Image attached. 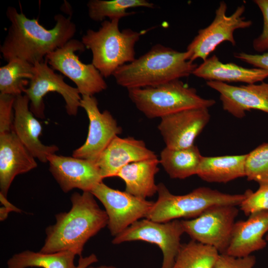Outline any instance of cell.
I'll return each mask as SVG.
<instances>
[{
    "instance_id": "cell-1",
    "label": "cell",
    "mask_w": 268,
    "mask_h": 268,
    "mask_svg": "<svg viewBox=\"0 0 268 268\" xmlns=\"http://www.w3.org/2000/svg\"><path fill=\"white\" fill-rule=\"evenodd\" d=\"M10 24L0 51L7 62L19 58L34 65L44 62L46 57L73 39L75 24L70 16L61 14L54 16L56 24L50 29L41 25L38 18L30 19L13 6L6 10Z\"/></svg>"
},
{
    "instance_id": "cell-2",
    "label": "cell",
    "mask_w": 268,
    "mask_h": 268,
    "mask_svg": "<svg viewBox=\"0 0 268 268\" xmlns=\"http://www.w3.org/2000/svg\"><path fill=\"white\" fill-rule=\"evenodd\" d=\"M95 198L90 192L72 194L70 209L57 214L56 223L46 228V237L40 252L70 251L82 256L86 242L108 224L107 213Z\"/></svg>"
},
{
    "instance_id": "cell-3",
    "label": "cell",
    "mask_w": 268,
    "mask_h": 268,
    "mask_svg": "<svg viewBox=\"0 0 268 268\" xmlns=\"http://www.w3.org/2000/svg\"><path fill=\"white\" fill-rule=\"evenodd\" d=\"M198 65L187 60L186 52L160 44L113 74L116 83L128 90L154 87L193 74Z\"/></svg>"
},
{
    "instance_id": "cell-4",
    "label": "cell",
    "mask_w": 268,
    "mask_h": 268,
    "mask_svg": "<svg viewBox=\"0 0 268 268\" xmlns=\"http://www.w3.org/2000/svg\"><path fill=\"white\" fill-rule=\"evenodd\" d=\"M119 21L105 20L97 31L88 29L81 38L85 48L92 52L91 63L105 78L113 75L121 66L135 59V44L146 32L131 29L121 31Z\"/></svg>"
},
{
    "instance_id": "cell-5",
    "label": "cell",
    "mask_w": 268,
    "mask_h": 268,
    "mask_svg": "<svg viewBox=\"0 0 268 268\" xmlns=\"http://www.w3.org/2000/svg\"><path fill=\"white\" fill-rule=\"evenodd\" d=\"M158 198L146 218L166 222L180 218L193 219L207 208L217 205L238 206L246 198L242 194H230L201 187L183 195L172 194L162 183L158 184Z\"/></svg>"
},
{
    "instance_id": "cell-6",
    "label": "cell",
    "mask_w": 268,
    "mask_h": 268,
    "mask_svg": "<svg viewBox=\"0 0 268 268\" xmlns=\"http://www.w3.org/2000/svg\"><path fill=\"white\" fill-rule=\"evenodd\" d=\"M130 99L147 118L163 117L187 109L209 108L215 104L205 99L180 79L154 86L128 89Z\"/></svg>"
},
{
    "instance_id": "cell-7",
    "label": "cell",
    "mask_w": 268,
    "mask_h": 268,
    "mask_svg": "<svg viewBox=\"0 0 268 268\" xmlns=\"http://www.w3.org/2000/svg\"><path fill=\"white\" fill-rule=\"evenodd\" d=\"M245 8L244 5L238 6L234 12L228 16L227 5L224 1H221L211 23L200 29L188 45L186 51L187 60L194 62L196 59H201L203 61L224 42H229L235 46L234 31L248 28L252 24L251 20H246L243 16Z\"/></svg>"
},
{
    "instance_id": "cell-8",
    "label": "cell",
    "mask_w": 268,
    "mask_h": 268,
    "mask_svg": "<svg viewBox=\"0 0 268 268\" xmlns=\"http://www.w3.org/2000/svg\"><path fill=\"white\" fill-rule=\"evenodd\" d=\"M238 213L237 206L217 205L195 218L182 220L181 222L185 233L192 240L213 247L219 254H225Z\"/></svg>"
},
{
    "instance_id": "cell-9",
    "label": "cell",
    "mask_w": 268,
    "mask_h": 268,
    "mask_svg": "<svg viewBox=\"0 0 268 268\" xmlns=\"http://www.w3.org/2000/svg\"><path fill=\"white\" fill-rule=\"evenodd\" d=\"M185 233L181 220L175 219L158 222L143 218L115 236L112 243L142 241L158 246L163 254L161 268H172L182 244L181 237Z\"/></svg>"
},
{
    "instance_id": "cell-10",
    "label": "cell",
    "mask_w": 268,
    "mask_h": 268,
    "mask_svg": "<svg viewBox=\"0 0 268 268\" xmlns=\"http://www.w3.org/2000/svg\"><path fill=\"white\" fill-rule=\"evenodd\" d=\"M85 47L81 41L72 39L64 46L49 54L45 61L51 67L71 80L81 96H93L106 89L104 77L91 63L80 61L75 53L84 52Z\"/></svg>"
},
{
    "instance_id": "cell-11",
    "label": "cell",
    "mask_w": 268,
    "mask_h": 268,
    "mask_svg": "<svg viewBox=\"0 0 268 268\" xmlns=\"http://www.w3.org/2000/svg\"><path fill=\"white\" fill-rule=\"evenodd\" d=\"M90 192L103 205L108 216L107 227L114 237L135 222L146 218L154 203L126 191L111 188L103 182Z\"/></svg>"
},
{
    "instance_id": "cell-12",
    "label": "cell",
    "mask_w": 268,
    "mask_h": 268,
    "mask_svg": "<svg viewBox=\"0 0 268 268\" xmlns=\"http://www.w3.org/2000/svg\"><path fill=\"white\" fill-rule=\"evenodd\" d=\"M64 78L55 72L45 60L34 65L33 76L23 93L28 97L30 110L36 118H45L43 98L50 92H56L62 96L68 115H77L80 107V94L76 87L66 83Z\"/></svg>"
},
{
    "instance_id": "cell-13",
    "label": "cell",
    "mask_w": 268,
    "mask_h": 268,
    "mask_svg": "<svg viewBox=\"0 0 268 268\" xmlns=\"http://www.w3.org/2000/svg\"><path fill=\"white\" fill-rule=\"evenodd\" d=\"M80 107L89 119L88 132L85 142L73 151L72 156L95 162L122 129L109 111H100L98 101L93 96H81Z\"/></svg>"
},
{
    "instance_id": "cell-14",
    "label": "cell",
    "mask_w": 268,
    "mask_h": 268,
    "mask_svg": "<svg viewBox=\"0 0 268 268\" xmlns=\"http://www.w3.org/2000/svg\"><path fill=\"white\" fill-rule=\"evenodd\" d=\"M210 119L208 108L189 109L161 118L158 129L166 147L185 148L194 145Z\"/></svg>"
},
{
    "instance_id": "cell-15",
    "label": "cell",
    "mask_w": 268,
    "mask_h": 268,
    "mask_svg": "<svg viewBox=\"0 0 268 268\" xmlns=\"http://www.w3.org/2000/svg\"><path fill=\"white\" fill-rule=\"evenodd\" d=\"M47 159L50 172L65 193L74 189L90 192L103 180L94 161L55 153Z\"/></svg>"
},
{
    "instance_id": "cell-16",
    "label": "cell",
    "mask_w": 268,
    "mask_h": 268,
    "mask_svg": "<svg viewBox=\"0 0 268 268\" xmlns=\"http://www.w3.org/2000/svg\"><path fill=\"white\" fill-rule=\"evenodd\" d=\"M206 85L217 91L224 110L241 119L246 112L257 110L268 114V83L234 86L216 81H207Z\"/></svg>"
},
{
    "instance_id": "cell-17",
    "label": "cell",
    "mask_w": 268,
    "mask_h": 268,
    "mask_svg": "<svg viewBox=\"0 0 268 268\" xmlns=\"http://www.w3.org/2000/svg\"><path fill=\"white\" fill-rule=\"evenodd\" d=\"M157 158L141 140L133 137L114 138L95 162L103 179L116 177L124 166L135 162Z\"/></svg>"
},
{
    "instance_id": "cell-18",
    "label": "cell",
    "mask_w": 268,
    "mask_h": 268,
    "mask_svg": "<svg viewBox=\"0 0 268 268\" xmlns=\"http://www.w3.org/2000/svg\"><path fill=\"white\" fill-rule=\"evenodd\" d=\"M12 130L32 155L41 162H47L48 157L59 150L56 145H46L40 140L42 127L30 110L29 100L25 94L15 96Z\"/></svg>"
},
{
    "instance_id": "cell-19",
    "label": "cell",
    "mask_w": 268,
    "mask_h": 268,
    "mask_svg": "<svg viewBox=\"0 0 268 268\" xmlns=\"http://www.w3.org/2000/svg\"><path fill=\"white\" fill-rule=\"evenodd\" d=\"M35 157L12 130L0 133V194L5 198L15 177L37 166Z\"/></svg>"
},
{
    "instance_id": "cell-20",
    "label": "cell",
    "mask_w": 268,
    "mask_h": 268,
    "mask_svg": "<svg viewBox=\"0 0 268 268\" xmlns=\"http://www.w3.org/2000/svg\"><path fill=\"white\" fill-rule=\"evenodd\" d=\"M249 216L246 220L235 222L225 254L234 257H245L267 246L264 236L268 232V211L256 212Z\"/></svg>"
},
{
    "instance_id": "cell-21",
    "label": "cell",
    "mask_w": 268,
    "mask_h": 268,
    "mask_svg": "<svg viewBox=\"0 0 268 268\" xmlns=\"http://www.w3.org/2000/svg\"><path fill=\"white\" fill-rule=\"evenodd\" d=\"M192 74L207 81L252 84L268 78V70L245 68L233 63L225 64L213 55L198 66Z\"/></svg>"
},
{
    "instance_id": "cell-22",
    "label": "cell",
    "mask_w": 268,
    "mask_h": 268,
    "mask_svg": "<svg viewBox=\"0 0 268 268\" xmlns=\"http://www.w3.org/2000/svg\"><path fill=\"white\" fill-rule=\"evenodd\" d=\"M157 157L130 163L117 174L125 184V191L136 197L146 199L157 193L155 176L158 172Z\"/></svg>"
},
{
    "instance_id": "cell-23",
    "label": "cell",
    "mask_w": 268,
    "mask_h": 268,
    "mask_svg": "<svg viewBox=\"0 0 268 268\" xmlns=\"http://www.w3.org/2000/svg\"><path fill=\"white\" fill-rule=\"evenodd\" d=\"M247 154L202 156L197 175L208 183H226L245 177Z\"/></svg>"
},
{
    "instance_id": "cell-24",
    "label": "cell",
    "mask_w": 268,
    "mask_h": 268,
    "mask_svg": "<svg viewBox=\"0 0 268 268\" xmlns=\"http://www.w3.org/2000/svg\"><path fill=\"white\" fill-rule=\"evenodd\" d=\"M202 156L195 145L182 149L165 147L159 163L171 178L184 179L197 175Z\"/></svg>"
},
{
    "instance_id": "cell-25",
    "label": "cell",
    "mask_w": 268,
    "mask_h": 268,
    "mask_svg": "<svg viewBox=\"0 0 268 268\" xmlns=\"http://www.w3.org/2000/svg\"><path fill=\"white\" fill-rule=\"evenodd\" d=\"M76 255L70 251L43 253L26 250L13 255L7 262V268H76Z\"/></svg>"
},
{
    "instance_id": "cell-26",
    "label": "cell",
    "mask_w": 268,
    "mask_h": 268,
    "mask_svg": "<svg viewBox=\"0 0 268 268\" xmlns=\"http://www.w3.org/2000/svg\"><path fill=\"white\" fill-rule=\"evenodd\" d=\"M34 65L14 58L0 67V94L21 95L33 76Z\"/></svg>"
},
{
    "instance_id": "cell-27",
    "label": "cell",
    "mask_w": 268,
    "mask_h": 268,
    "mask_svg": "<svg viewBox=\"0 0 268 268\" xmlns=\"http://www.w3.org/2000/svg\"><path fill=\"white\" fill-rule=\"evenodd\" d=\"M219 255L214 247L191 240L182 244L172 268H213Z\"/></svg>"
},
{
    "instance_id": "cell-28",
    "label": "cell",
    "mask_w": 268,
    "mask_h": 268,
    "mask_svg": "<svg viewBox=\"0 0 268 268\" xmlns=\"http://www.w3.org/2000/svg\"><path fill=\"white\" fill-rule=\"evenodd\" d=\"M89 18L95 21L120 19L134 13L127 10L131 8L144 7L153 8L154 5L146 0H90L87 4Z\"/></svg>"
},
{
    "instance_id": "cell-29",
    "label": "cell",
    "mask_w": 268,
    "mask_h": 268,
    "mask_svg": "<svg viewBox=\"0 0 268 268\" xmlns=\"http://www.w3.org/2000/svg\"><path fill=\"white\" fill-rule=\"evenodd\" d=\"M245 177L259 185H268V142L264 143L247 154Z\"/></svg>"
},
{
    "instance_id": "cell-30",
    "label": "cell",
    "mask_w": 268,
    "mask_h": 268,
    "mask_svg": "<svg viewBox=\"0 0 268 268\" xmlns=\"http://www.w3.org/2000/svg\"><path fill=\"white\" fill-rule=\"evenodd\" d=\"M246 198L239 205L245 215L263 211H268V185H260L255 192L247 190Z\"/></svg>"
},
{
    "instance_id": "cell-31",
    "label": "cell",
    "mask_w": 268,
    "mask_h": 268,
    "mask_svg": "<svg viewBox=\"0 0 268 268\" xmlns=\"http://www.w3.org/2000/svg\"><path fill=\"white\" fill-rule=\"evenodd\" d=\"M263 17V28L261 34L254 39L252 43L254 49L257 52H268V0H255Z\"/></svg>"
},
{
    "instance_id": "cell-32",
    "label": "cell",
    "mask_w": 268,
    "mask_h": 268,
    "mask_svg": "<svg viewBox=\"0 0 268 268\" xmlns=\"http://www.w3.org/2000/svg\"><path fill=\"white\" fill-rule=\"evenodd\" d=\"M15 96L0 94V133L12 130Z\"/></svg>"
},
{
    "instance_id": "cell-33",
    "label": "cell",
    "mask_w": 268,
    "mask_h": 268,
    "mask_svg": "<svg viewBox=\"0 0 268 268\" xmlns=\"http://www.w3.org/2000/svg\"><path fill=\"white\" fill-rule=\"evenodd\" d=\"M256 262L253 255L237 258L219 254L213 268H254Z\"/></svg>"
},
{
    "instance_id": "cell-34",
    "label": "cell",
    "mask_w": 268,
    "mask_h": 268,
    "mask_svg": "<svg viewBox=\"0 0 268 268\" xmlns=\"http://www.w3.org/2000/svg\"><path fill=\"white\" fill-rule=\"evenodd\" d=\"M234 56L255 67L268 70V52L260 54H252L244 52L235 53Z\"/></svg>"
},
{
    "instance_id": "cell-35",
    "label": "cell",
    "mask_w": 268,
    "mask_h": 268,
    "mask_svg": "<svg viewBox=\"0 0 268 268\" xmlns=\"http://www.w3.org/2000/svg\"><path fill=\"white\" fill-rule=\"evenodd\" d=\"M0 200L4 207L0 208V220H3L6 218L9 212L11 211H15L20 212L21 210L16 207L14 206L9 202L6 198L0 194Z\"/></svg>"
},
{
    "instance_id": "cell-36",
    "label": "cell",
    "mask_w": 268,
    "mask_h": 268,
    "mask_svg": "<svg viewBox=\"0 0 268 268\" xmlns=\"http://www.w3.org/2000/svg\"><path fill=\"white\" fill-rule=\"evenodd\" d=\"M98 261L97 257L94 254H91L85 257L80 256L76 268H87L89 266L98 262Z\"/></svg>"
},
{
    "instance_id": "cell-37",
    "label": "cell",
    "mask_w": 268,
    "mask_h": 268,
    "mask_svg": "<svg viewBox=\"0 0 268 268\" xmlns=\"http://www.w3.org/2000/svg\"><path fill=\"white\" fill-rule=\"evenodd\" d=\"M87 268H116L113 266L101 265L98 267H93L92 265L89 266Z\"/></svg>"
},
{
    "instance_id": "cell-38",
    "label": "cell",
    "mask_w": 268,
    "mask_h": 268,
    "mask_svg": "<svg viewBox=\"0 0 268 268\" xmlns=\"http://www.w3.org/2000/svg\"><path fill=\"white\" fill-rule=\"evenodd\" d=\"M265 240L267 241V242H268V232L266 236Z\"/></svg>"
}]
</instances>
